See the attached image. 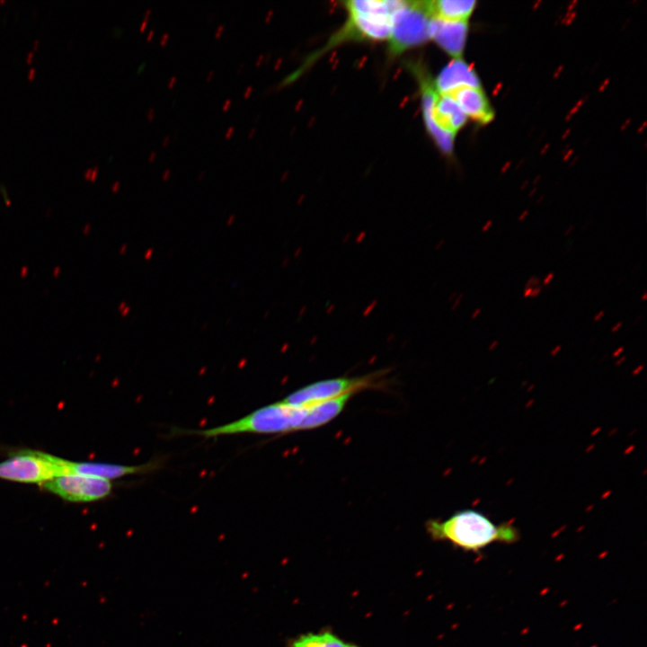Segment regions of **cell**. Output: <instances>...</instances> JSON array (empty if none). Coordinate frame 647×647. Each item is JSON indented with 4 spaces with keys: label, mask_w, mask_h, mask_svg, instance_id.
<instances>
[{
    "label": "cell",
    "mask_w": 647,
    "mask_h": 647,
    "mask_svg": "<svg viewBox=\"0 0 647 647\" xmlns=\"http://www.w3.org/2000/svg\"><path fill=\"white\" fill-rule=\"evenodd\" d=\"M426 529L434 540L447 541L474 553H480L494 543H516L520 536L518 529L510 522L496 524L474 510L457 511L445 520L430 519L426 523Z\"/></svg>",
    "instance_id": "obj_1"
},
{
    "label": "cell",
    "mask_w": 647,
    "mask_h": 647,
    "mask_svg": "<svg viewBox=\"0 0 647 647\" xmlns=\"http://www.w3.org/2000/svg\"><path fill=\"white\" fill-rule=\"evenodd\" d=\"M399 0H351L343 2L348 19L333 34L325 46L307 58L297 69L301 75L316 58L341 43L350 40L380 41L388 40L392 28V16L403 5Z\"/></svg>",
    "instance_id": "obj_2"
},
{
    "label": "cell",
    "mask_w": 647,
    "mask_h": 647,
    "mask_svg": "<svg viewBox=\"0 0 647 647\" xmlns=\"http://www.w3.org/2000/svg\"><path fill=\"white\" fill-rule=\"evenodd\" d=\"M409 67L420 86L426 129L440 151L451 155L455 136L465 124L467 117L451 96L437 92L422 64L412 63Z\"/></svg>",
    "instance_id": "obj_3"
},
{
    "label": "cell",
    "mask_w": 647,
    "mask_h": 647,
    "mask_svg": "<svg viewBox=\"0 0 647 647\" xmlns=\"http://www.w3.org/2000/svg\"><path fill=\"white\" fill-rule=\"evenodd\" d=\"M306 412V406H295L281 401L257 409L229 423L205 430H183L182 433L204 438L241 433H287L300 430Z\"/></svg>",
    "instance_id": "obj_4"
},
{
    "label": "cell",
    "mask_w": 647,
    "mask_h": 647,
    "mask_svg": "<svg viewBox=\"0 0 647 647\" xmlns=\"http://www.w3.org/2000/svg\"><path fill=\"white\" fill-rule=\"evenodd\" d=\"M430 20L423 1H404L392 16L389 54L397 56L427 42Z\"/></svg>",
    "instance_id": "obj_5"
},
{
    "label": "cell",
    "mask_w": 647,
    "mask_h": 647,
    "mask_svg": "<svg viewBox=\"0 0 647 647\" xmlns=\"http://www.w3.org/2000/svg\"><path fill=\"white\" fill-rule=\"evenodd\" d=\"M60 457L32 449H20L0 462V478L40 483L62 474Z\"/></svg>",
    "instance_id": "obj_6"
},
{
    "label": "cell",
    "mask_w": 647,
    "mask_h": 647,
    "mask_svg": "<svg viewBox=\"0 0 647 647\" xmlns=\"http://www.w3.org/2000/svg\"><path fill=\"white\" fill-rule=\"evenodd\" d=\"M386 374V371L379 370L360 377H341L317 381L288 394L283 402L295 406H308L344 394H355L377 386Z\"/></svg>",
    "instance_id": "obj_7"
},
{
    "label": "cell",
    "mask_w": 647,
    "mask_h": 647,
    "mask_svg": "<svg viewBox=\"0 0 647 647\" xmlns=\"http://www.w3.org/2000/svg\"><path fill=\"white\" fill-rule=\"evenodd\" d=\"M41 486L61 499L71 502H91L102 500L112 491L111 480L80 474L58 475Z\"/></svg>",
    "instance_id": "obj_8"
},
{
    "label": "cell",
    "mask_w": 647,
    "mask_h": 647,
    "mask_svg": "<svg viewBox=\"0 0 647 647\" xmlns=\"http://www.w3.org/2000/svg\"><path fill=\"white\" fill-rule=\"evenodd\" d=\"M157 467L158 462H148L137 465H125L95 462H74L61 458L63 474H80L102 477L108 480L117 479L130 474L147 473L156 469Z\"/></svg>",
    "instance_id": "obj_9"
},
{
    "label": "cell",
    "mask_w": 647,
    "mask_h": 647,
    "mask_svg": "<svg viewBox=\"0 0 647 647\" xmlns=\"http://www.w3.org/2000/svg\"><path fill=\"white\" fill-rule=\"evenodd\" d=\"M428 31L430 40L444 51L454 58H461L468 32L467 21L430 18Z\"/></svg>",
    "instance_id": "obj_10"
},
{
    "label": "cell",
    "mask_w": 647,
    "mask_h": 647,
    "mask_svg": "<svg viewBox=\"0 0 647 647\" xmlns=\"http://www.w3.org/2000/svg\"><path fill=\"white\" fill-rule=\"evenodd\" d=\"M439 93L445 94L462 87H481L473 67L462 58H454L439 74L434 81Z\"/></svg>",
    "instance_id": "obj_11"
},
{
    "label": "cell",
    "mask_w": 647,
    "mask_h": 647,
    "mask_svg": "<svg viewBox=\"0 0 647 647\" xmlns=\"http://www.w3.org/2000/svg\"><path fill=\"white\" fill-rule=\"evenodd\" d=\"M445 94L456 101L466 117L480 123L492 120L493 110L481 87H462Z\"/></svg>",
    "instance_id": "obj_12"
},
{
    "label": "cell",
    "mask_w": 647,
    "mask_h": 647,
    "mask_svg": "<svg viewBox=\"0 0 647 647\" xmlns=\"http://www.w3.org/2000/svg\"><path fill=\"white\" fill-rule=\"evenodd\" d=\"M353 394H348L306 406V416L301 424L300 430L315 429L331 421L341 412Z\"/></svg>",
    "instance_id": "obj_13"
},
{
    "label": "cell",
    "mask_w": 647,
    "mask_h": 647,
    "mask_svg": "<svg viewBox=\"0 0 647 647\" xmlns=\"http://www.w3.org/2000/svg\"><path fill=\"white\" fill-rule=\"evenodd\" d=\"M430 18L447 21H467L475 7V1L434 0L423 1Z\"/></svg>",
    "instance_id": "obj_14"
},
{
    "label": "cell",
    "mask_w": 647,
    "mask_h": 647,
    "mask_svg": "<svg viewBox=\"0 0 647 647\" xmlns=\"http://www.w3.org/2000/svg\"><path fill=\"white\" fill-rule=\"evenodd\" d=\"M288 647H359L330 631L307 633L292 640Z\"/></svg>",
    "instance_id": "obj_15"
},
{
    "label": "cell",
    "mask_w": 647,
    "mask_h": 647,
    "mask_svg": "<svg viewBox=\"0 0 647 647\" xmlns=\"http://www.w3.org/2000/svg\"><path fill=\"white\" fill-rule=\"evenodd\" d=\"M540 282H541V279L538 277L533 275L527 279L525 287L533 288L539 286Z\"/></svg>",
    "instance_id": "obj_16"
},
{
    "label": "cell",
    "mask_w": 647,
    "mask_h": 647,
    "mask_svg": "<svg viewBox=\"0 0 647 647\" xmlns=\"http://www.w3.org/2000/svg\"><path fill=\"white\" fill-rule=\"evenodd\" d=\"M554 277V271L549 272L542 280L543 285L545 287L548 286L551 283V281L553 280Z\"/></svg>",
    "instance_id": "obj_17"
},
{
    "label": "cell",
    "mask_w": 647,
    "mask_h": 647,
    "mask_svg": "<svg viewBox=\"0 0 647 647\" xmlns=\"http://www.w3.org/2000/svg\"><path fill=\"white\" fill-rule=\"evenodd\" d=\"M541 291H542V287H540V286L533 288L532 292L530 294V297L535 298V297H538L539 294L541 293Z\"/></svg>",
    "instance_id": "obj_18"
},
{
    "label": "cell",
    "mask_w": 647,
    "mask_h": 647,
    "mask_svg": "<svg viewBox=\"0 0 647 647\" xmlns=\"http://www.w3.org/2000/svg\"><path fill=\"white\" fill-rule=\"evenodd\" d=\"M604 315H605V310H603V309H602V310H599V311L594 315L593 321H594L595 323H596V322H598V321H600V320L603 318Z\"/></svg>",
    "instance_id": "obj_19"
},
{
    "label": "cell",
    "mask_w": 647,
    "mask_h": 647,
    "mask_svg": "<svg viewBox=\"0 0 647 647\" xmlns=\"http://www.w3.org/2000/svg\"><path fill=\"white\" fill-rule=\"evenodd\" d=\"M492 223H493V221L491 219L486 221L484 223V225L482 226V232H483V233L487 232L492 227Z\"/></svg>",
    "instance_id": "obj_20"
},
{
    "label": "cell",
    "mask_w": 647,
    "mask_h": 647,
    "mask_svg": "<svg viewBox=\"0 0 647 647\" xmlns=\"http://www.w3.org/2000/svg\"><path fill=\"white\" fill-rule=\"evenodd\" d=\"M623 325V322L619 321L611 327V332H616Z\"/></svg>",
    "instance_id": "obj_21"
},
{
    "label": "cell",
    "mask_w": 647,
    "mask_h": 647,
    "mask_svg": "<svg viewBox=\"0 0 647 647\" xmlns=\"http://www.w3.org/2000/svg\"><path fill=\"white\" fill-rule=\"evenodd\" d=\"M35 74H36V68L31 67L28 73V79L32 80L34 78Z\"/></svg>",
    "instance_id": "obj_22"
},
{
    "label": "cell",
    "mask_w": 647,
    "mask_h": 647,
    "mask_svg": "<svg viewBox=\"0 0 647 647\" xmlns=\"http://www.w3.org/2000/svg\"><path fill=\"white\" fill-rule=\"evenodd\" d=\"M33 58H34V53H33V51H30V52L27 54V56H26V62L29 63V64H31V63L32 62V60H33Z\"/></svg>",
    "instance_id": "obj_23"
},
{
    "label": "cell",
    "mask_w": 647,
    "mask_h": 647,
    "mask_svg": "<svg viewBox=\"0 0 647 647\" xmlns=\"http://www.w3.org/2000/svg\"><path fill=\"white\" fill-rule=\"evenodd\" d=\"M527 214H528V210L526 209L525 211H523V212L519 215V217H518V221H523V220L527 217Z\"/></svg>",
    "instance_id": "obj_24"
},
{
    "label": "cell",
    "mask_w": 647,
    "mask_h": 647,
    "mask_svg": "<svg viewBox=\"0 0 647 647\" xmlns=\"http://www.w3.org/2000/svg\"><path fill=\"white\" fill-rule=\"evenodd\" d=\"M531 292H532V288H526L525 290H524V293H523V297H524L525 298L529 297Z\"/></svg>",
    "instance_id": "obj_25"
},
{
    "label": "cell",
    "mask_w": 647,
    "mask_h": 647,
    "mask_svg": "<svg viewBox=\"0 0 647 647\" xmlns=\"http://www.w3.org/2000/svg\"><path fill=\"white\" fill-rule=\"evenodd\" d=\"M573 229H574V226L571 225L569 227L566 228V230L564 232V235L565 236L569 235L573 231Z\"/></svg>",
    "instance_id": "obj_26"
},
{
    "label": "cell",
    "mask_w": 647,
    "mask_h": 647,
    "mask_svg": "<svg viewBox=\"0 0 647 647\" xmlns=\"http://www.w3.org/2000/svg\"><path fill=\"white\" fill-rule=\"evenodd\" d=\"M480 313H481V308H476L472 315V318L473 319L476 318Z\"/></svg>",
    "instance_id": "obj_27"
},
{
    "label": "cell",
    "mask_w": 647,
    "mask_h": 647,
    "mask_svg": "<svg viewBox=\"0 0 647 647\" xmlns=\"http://www.w3.org/2000/svg\"><path fill=\"white\" fill-rule=\"evenodd\" d=\"M39 44H40V40H39L38 39H36V40H34V42H33L32 49H33V50H37L38 48H39Z\"/></svg>",
    "instance_id": "obj_28"
},
{
    "label": "cell",
    "mask_w": 647,
    "mask_h": 647,
    "mask_svg": "<svg viewBox=\"0 0 647 647\" xmlns=\"http://www.w3.org/2000/svg\"><path fill=\"white\" fill-rule=\"evenodd\" d=\"M497 345H498V341L495 340V341H493L491 343V345L489 346V350H493Z\"/></svg>",
    "instance_id": "obj_29"
},
{
    "label": "cell",
    "mask_w": 647,
    "mask_h": 647,
    "mask_svg": "<svg viewBox=\"0 0 647 647\" xmlns=\"http://www.w3.org/2000/svg\"><path fill=\"white\" fill-rule=\"evenodd\" d=\"M623 350H624V348H623V347H620V348H618V349H617V350H616V351L614 352V354H613V355H614V356H616V355H618V354H619L620 352H622V351H623Z\"/></svg>",
    "instance_id": "obj_30"
},
{
    "label": "cell",
    "mask_w": 647,
    "mask_h": 647,
    "mask_svg": "<svg viewBox=\"0 0 647 647\" xmlns=\"http://www.w3.org/2000/svg\"><path fill=\"white\" fill-rule=\"evenodd\" d=\"M560 349H561V346H560V345L556 346V347L554 348V350H552V354L557 353V352L560 350Z\"/></svg>",
    "instance_id": "obj_31"
},
{
    "label": "cell",
    "mask_w": 647,
    "mask_h": 647,
    "mask_svg": "<svg viewBox=\"0 0 647 647\" xmlns=\"http://www.w3.org/2000/svg\"><path fill=\"white\" fill-rule=\"evenodd\" d=\"M646 299H647V292L644 291V292L643 293V296H642V297H641V300H642V301H645Z\"/></svg>",
    "instance_id": "obj_32"
},
{
    "label": "cell",
    "mask_w": 647,
    "mask_h": 647,
    "mask_svg": "<svg viewBox=\"0 0 647 647\" xmlns=\"http://www.w3.org/2000/svg\"><path fill=\"white\" fill-rule=\"evenodd\" d=\"M175 81V77L171 78V82L169 83V86H172V83L173 84Z\"/></svg>",
    "instance_id": "obj_33"
},
{
    "label": "cell",
    "mask_w": 647,
    "mask_h": 647,
    "mask_svg": "<svg viewBox=\"0 0 647 647\" xmlns=\"http://www.w3.org/2000/svg\"><path fill=\"white\" fill-rule=\"evenodd\" d=\"M153 33H154V31H151L148 33V39H149L150 37H152Z\"/></svg>",
    "instance_id": "obj_34"
},
{
    "label": "cell",
    "mask_w": 647,
    "mask_h": 647,
    "mask_svg": "<svg viewBox=\"0 0 647 647\" xmlns=\"http://www.w3.org/2000/svg\"><path fill=\"white\" fill-rule=\"evenodd\" d=\"M144 66H145V63H144V64H141V66L137 68V71H140V69H141L142 67H144Z\"/></svg>",
    "instance_id": "obj_35"
},
{
    "label": "cell",
    "mask_w": 647,
    "mask_h": 647,
    "mask_svg": "<svg viewBox=\"0 0 647 647\" xmlns=\"http://www.w3.org/2000/svg\"><path fill=\"white\" fill-rule=\"evenodd\" d=\"M250 90H252V87H251V86H249V87L247 88V90H246L245 93L247 94V93H249V91H250Z\"/></svg>",
    "instance_id": "obj_36"
},
{
    "label": "cell",
    "mask_w": 647,
    "mask_h": 647,
    "mask_svg": "<svg viewBox=\"0 0 647 647\" xmlns=\"http://www.w3.org/2000/svg\"><path fill=\"white\" fill-rule=\"evenodd\" d=\"M220 31H222V26H220V27L218 28V31H217V32L216 34L218 35V33H219Z\"/></svg>",
    "instance_id": "obj_37"
},
{
    "label": "cell",
    "mask_w": 647,
    "mask_h": 647,
    "mask_svg": "<svg viewBox=\"0 0 647 647\" xmlns=\"http://www.w3.org/2000/svg\"><path fill=\"white\" fill-rule=\"evenodd\" d=\"M227 103H230V101H229V100H227V102L225 103V105H224L223 107L226 108V105H227Z\"/></svg>",
    "instance_id": "obj_38"
}]
</instances>
